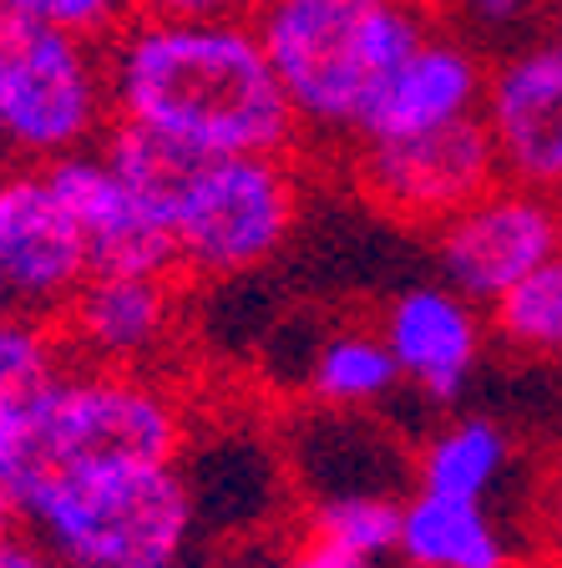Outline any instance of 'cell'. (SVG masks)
<instances>
[{
  "instance_id": "cell-4",
  "label": "cell",
  "mask_w": 562,
  "mask_h": 568,
  "mask_svg": "<svg viewBox=\"0 0 562 568\" xmlns=\"http://www.w3.org/2000/svg\"><path fill=\"white\" fill-rule=\"evenodd\" d=\"M187 447V406L157 371L67 361L51 386L16 406L11 497L41 473L102 462H177Z\"/></svg>"
},
{
  "instance_id": "cell-15",
  "label": "cell",
  "mask_w": 562,
  "mask_h": 568,
  "mask_svg": "<svg viewBox=\"0 0 562 568\" xmlns=\"http://www.w3.org/2000/svg\"><path fill=\"white\" fill-rule=\"evenodd\" d=\"M517 548L492 503L421 493V487H410V497L400 503V568H507Z\"/></svg>"
},
{
  "instance_id": "cell-28",
  "label": "cell",
  "mask_w": 562,
  "mask_h": 568,
  "mask_svg": "<svg viewBox=\"0 0 562 568\" xmlns=\"http://www.w3.org/2000/svg\"><path fill=\"white\" fill-rule=\"evenodd\" d=\"M552 41L562 47V0H552Z\"/></svg>"
},
{
  "instance_id": "cell-20",
  "label": "cell",
  "mask_w": 562,
  "mask_h": 568,
  "mask_svg": "<svg viewBox=\"0 0 562 568\" xmlns=\"http://www.w3.org/2000/svg\"><path fill=\"white\" fill-rule=\"evenodd\" d=\"M67 345H61L57 320L25 315V310H0V406L31 402L41 386L67 371Z\"/></svg>"
},
{
  "instance_id": "cell-18",
  "label": "cell",
  "mask_w": 562,
  "mask_h": 568,
  "mask_svg": "<svg viewBox=\"0 0 562 568\" xmlns=\"http://www.w3.org/2000/svg\"><path fill=\"white\" fill-rule=\"evenodd\" d=\"M305 532L319 544L355 554L365 564H390L400 538V497L386 487H335L309 503Z\"/></svg>"
},
{
  "instance_id": "cell-26",
  "label": "cell",
  "mask_w": 562,
  "mask_h": 568,
  "mask_svg": "<svg viewBox=\"0 0 562 568\" xmlns=\"http://www.w3.org/2000/svg\"><path fill=\"white\" fill-rule=\"evenodd\" d=\"M11 532H21V508H16V497L0 487V544H6Z\"/></svg>"
},
{
  "instance_id": "cell-25",
  "label": "cell",
  "mask_w": 562,
  "mask_h": 568,
  "mask_svg": "<svg viewBox=\"0 0 562 568\" xmlns=\"http://www.w3.org/2000/svg\"><path fill=\"white\" fill-rule=\"evenodd\" d=\"M0 568H67L57 554H51L41 538H31V532H11L6 544H0Z\"/></svg>"
},
{
  "instance_id": "cell-10",
  "label": "cell",
  "mask_w": 562,
  "mask_h": 568,
  "mask_svg": "<svg viewBox=\"0 0 562 568\" xmlns=\"http://www.w3.org/2000/svg\"><path fill=\"white\" fill-rule=\"evenodd\" d=\"M481 122L507 183L562 199V47L522 41L487 71Z\"/></svg>"
},
{
  "instance_id": "cell-17",
  "label": "cell",
  "mask_w": 562,
  "mask_h": 568,
  "mask_svg": "<svg viewBox=\"0 0 562 568\" xmlns=\"http://www.w3.org/2000/svg\"><path fill=\"white\" fill-rule=\"evenodd\" d=\"M400 390V371L380 325H345L319 335L305 361V396L335 416H360Z\"/></svg>"
},
{
  "instance_id": "cell-24",
  "label": "cell",
  "mask_w": 562,
  "mask_h": 568,
  "mask_svg": "<svg viewBox=\"0 0 562 568\" xmlns=\"http://www.w3.org/2000/svg\"><path fill=\"white\" fill-rule=\"evenodd\" d=\"M279 568H375V564H365V558H355V554H340V548H329V544H319V538L305 532Z\"/></svg>"
},
{
  "instance_id": "cell-16",
  "label": "cell",
  "mask_w": 562,
  "mask_h": 568,
  "mask_svg": "<svg viewBox=\"0 0 562 568\" xmlns=\"http://www.w3.org/2000/svg\"><path fill=\"white\" fill-rule=\"evenodd\" d=\"M517 462L512 432L497 416H451L416 447L410 457V483L421 493H446V497H477L492 503V493L507 483Z\"/></svg>"
},
{
  "instance_id": "cell-5",
  "label": "cell",
  "mask_w": 562,
  "mask_h": 568,
  "mask_svg": "<svg viewBox=\"0 0 562 568\" xmlns=\"http://www.w3.org/2000/svg\"><path fill=\"white\" fill-rule=\"evenodd\" d=\"M305 213L294 153H193L163 193L177 280L228 284L284 254Z\"/></svg>"
},
{
  "instance_id": "cell-7",
  "label": "cell",
  "mask_w": 562,
  "mask_h": 568,
  "mask_svg": "<svg viewBox=\"0 0 562 568\" xmlns=\"http://www.w3.org/2000/svg\"><path fill=\"white\" fill-rule=\"evenodd\" d=\"M340 153L355 193L410 229H441L502 178L481 112L416 138H355Z\"/></svg>"
},
{
  "instance_id": "cell-9",
  "label": "cell",
  "mask_w": 562,
  "mask_h": 568,
  "mask_svg": "<svg viewBox=\"0 0 562 568\" xmlns=\"http://www.w3.org/2000/svg\"><path fill=\"white\" fill-rule=\"evenodd\" d=\"M92 274L82 234L41 168L0 163V300L6 310L57 320Z\"/></svg>"
},
{
  "instance_id": "cell-21",
  "label": "cell",
  "mask_w": 562,
  "mask_h": 568,
  "mask_svg": "<svg viewBox=\"0 0 562 568\" xmlns=\"http://www.w3.org/2000/svg\"><path fill=\"white\" fill-rule=\"evenodd\" d=\"M0 11L25 16V21H41V26H61L71 36L106 41L132 16V0H0Z\"/></svg>"
},
{
  "instance_id": "cell-14",
  "label": "cell",
  "mask_w": 562,
  "mask_h": 568,
  "mask_svg": "<svg viewBox=\"0 0 562 568\" xmlns=\"http://www.w3.org/2000/svg\"><path fill=\"white\" fill-rule=\"evenodd\" d=\"M487 71H492V61L471 36H461L446 21H431L421 47L375 92L355 138H416V132H436L461 118H477Z\"/></svg>"
},
{
  "instance_id": "cell-19",
  "label": "cell",
  "mask_w": 562,
  "mask_h": 568,
  "mask_svg": "<svg viewBox=\"0 0 562 568\" xmlns=\"http://www.w3.org/2000/svg\"><path fill=\"white\" fill-rule=\"evenodd\" d=\"M487 315H492V335L512 355L562 366V248L548 254L528 280H517Z\"/></svg>"
},
{
  "instance_id": "cell-13",
  "label": "cell",
  "mask_w": 562,
  "mask_h": 568,
  "mask_svg": "<svg viewBox=\"0 0 562 568\" xmlns=\"http://www.w3.org/2000/svg\"><path fill=\"white\" fill-rule=\"evenodd\" d=\"M41 173H47L51 193L61 199V209L71 213L92 270L177 274L173 234H167L163 213L117 173V163L102 153V142L57 158Z\"/></svg>"
},
{
  "instance_id": "cell-6",
  "label": "cell",
  "mask_w": 562,
  "mask_h": 568,
  "mask_svg": "<svg viewBox=\"0 0 562 568\" xmlns=\"http://www.w3.org/2000/svg\"><path fill=\"white\" fill-rule=\"evenodd\" d=\"M112 132L106 51L92 36H71L0 11V163L47 168Z\"/></svg>"
},
{
  "instance_id": "cell-12",
  "label": "cell",
  "mask_w": 562,
  "mask_h": 568,
  "mask_svg": "<svg viewBox=\"0 0 562 568\" xmlns=\"http://www.w3.org/2000/svg\"><path fill=\"white\" fill-rule=\"evenodd\" d=\"M380 335L396 355L400 386H410L426 406L451 412L477 381L492 325H487L477 300L461 295L457 284L426 280L390 295L386 315H380Z\"/></svg>"
},
{
  "instance_id": "cell-27",
  "label": "cell",
  "mask_w": 562,
  "mask_h": 568,
  "mask_svg": "<svg viewBox=\"0 0 562 568\" xmlns=\"http://www.w3.org/2000/svg\"><path fill=\"white\" fill-rule=\"evenodd\" d=\"M410 6H416V11H421L426 21H451L461 0H410Z\"/></svg>"
},
{
  "instance_id": "cell-1",
  "label": "cell",
  "mask_w": 562,
  "mask_h": 568,
  "mask_svg": "<svg viewBox=\"0 0 562 568\" xmlns=\"http://www.w3.org/2000/svg\"><path fill=\"white\" fill-rule=\"evenodd\" d=\"M112 122L157 132L187 153H294L305 128L244 16L132 11L102 41Z\"/></svg>"
},
{
  "instance_id": "cell-11",
  "label": "cell",
  "mask_w": 562,
  "mask_h": 568,
  "mask_svg": "<svg viewBox=\"0 0 562 568\" xmlns=\"http://www.w3.org/2000/svg\"><path fill=\"white\" fill-rule=\"evenodd\" d=\"M177 274L92 270L61 305L57 331L71 361L117 371H153L177 341Z\"/></svg>"
},
{
  "instance_id": "cell-22",
  "label": "cell",
  "mask_w": 562,
  "mask_h": 568,
  "mask_svg": "<svg viewBox=\"0 0 562 568\" xmlns=\"http://www.w3.org/2000/svg\"><path fill=\"white\" fill-rule=\"evenodd\" d=\"M528 532L542 564L562 568V452L538 473V487L528 497Z\"/></svg>"
},
{
  "instance_id": "cell-3",
  "label": "cell",
  "mask_w": 562,
  "mask_h": 568,
  "mask_svg": "<svg viewBox=\"0 0 562 568\" xmlns=\"http://www.w3.org/2000/svg\"><path fill=\"white\" fill-rule=\"evenodd\" d=\"M21 528L67 568H167L198 532V487L183 462H102L41 473L16 493Z\"/></svg>"
},
{
  "instance_id": "cell-23",
  "label": "cell",
  "mask_w": 562,
  "mask_h": 568,
  "mask_svg": "<svg viewBox=\"0 0 562 568\" xmlns=\"http://www.w3.org/2000/svg\"><path fill=\"white\" fill-rule=\"evenodd\" d=\"M258 0H132V11L147 16H198V21H213V16H244L254 11Z\"/></svg>"
},
{
  "instance_id": "cell-29",
  "label": "cell",
  "mask_w": 562,
  "mask_h": 568,
  "mask_svg": "<svg viewBox=\"0 0 562 568\" xmlns=\"http://www.w3.org/2000/svg\"><path fill=\"white\" fill-rule=\"evenodd\" d=\"M507 568H552V564H542V558H532V564H522V558H512Z\"/></svg>"
},
{
  "instance_id": "cell-30",
  "label": "cell",
  "mask_w": 562,
  "mask_h": 568,
  "mask_svg": "<svg viewBox=\"0 0 562 568\" xmlns=\"http://www.w3.org/2000/svg\"><path fill=\"white\" fill-rule=\"evenodd\" d=\"M167 568H187V564H167Z\"/></svg>"
},
{
  "instance_id": "cell-2",
  "label": "cell",
  "mask_w": 562,
  "mask_h": 568,
  "mask_svg": "<svg viewBox=\"0 0 562 568\" xmlns=\"http://www.w3.org/2000/svg\"><path fill=\"white\" fill-rule=\"evenodd\" d=\"M248 26L269 51L305 138L345 148L431 21L410 0H258Z\"/></svg>"
},
{
  "instance_id": "cell-8",
  "label": "cell",
  "mask_w": 562,
  "mask_h": 568,
  "mask_svg": "<svg viewBox=\"0 0 562 568\" xmlns=\"http://www.w3.org/2000/svg\"><path fill=\"white\" fill-rule=\"evenodd\" d=\"M431 239L441 280L492 310L517 280H528L562 248V199L497 178L441 229H431Z\"/></svg>"
}]
</instances>
